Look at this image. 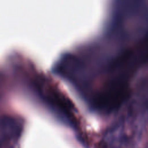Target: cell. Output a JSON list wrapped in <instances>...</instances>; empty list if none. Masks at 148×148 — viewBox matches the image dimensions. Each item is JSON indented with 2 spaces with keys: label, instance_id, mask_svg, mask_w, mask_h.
Wrapping results in <instances>:
<instances>
[{
  "label": "cell",
  "instance_id": "7a4b0ae2",
  "mask_svg": "<svg viewBox=\"0 0 148 148\" xmlns=\"http://www.w3.org/2000/svg\"><path fill=\"white\" fill-rule=\"evenodd\" d=\"M34 87L39 98L47 107L66 122L77 124V117L73 104L49 77L37 73L34 77Z\"/></svg>",
  "mask_w": 148,
  "mask_h": 148
},
{
  "label": "cell",
  "instance_id": "6da1fadb",
  "mask_svg": "<svg viewBox=\"0 0 148 148\" xmlns=\"http://www.w3.org/2000/svg\"><path fill=\"white\" fill-rule=\"evenodd\" d=\"M143 42L121 50L114 56L100 58L94 67L75 56L72 83L87 100L91 107L109 113L123 103L130 93V84L143 62Z\"/></svg>",
  "mask_w": 148,
  "mask_h": 148
}]
</instances>
